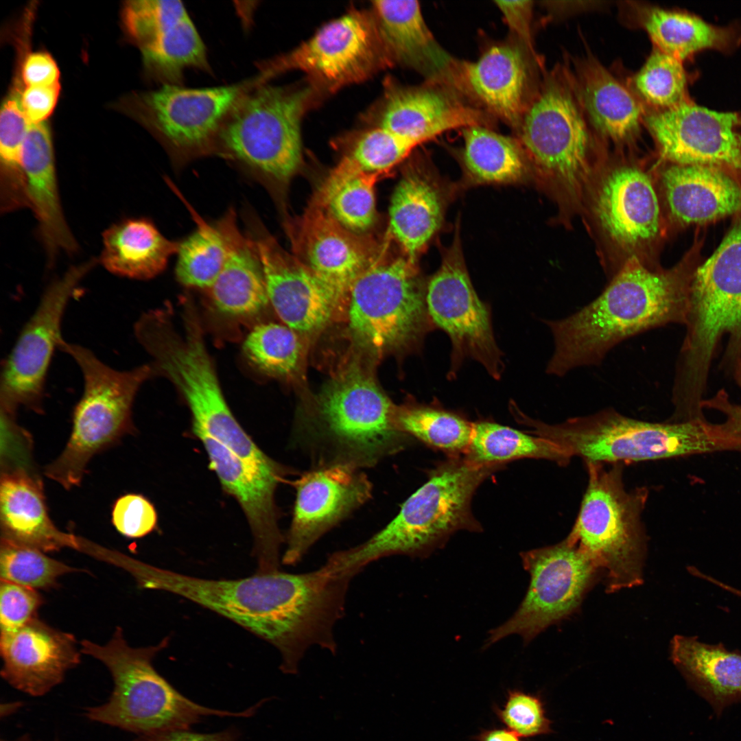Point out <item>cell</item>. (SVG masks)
<instances>
[{"label":"cell","mask_w":741,"mask_h":741,"mask_svg":"<svg viewBox=\"0 0 741 741\" xmlns=\"http://www.w3.org/2000/svg\"><path fill=\"white\" fill-rule=\"evenodd\" d=\"M140 582L191 600L270 643L287 674L297 672L312 646L336 652L333 628L344 614L349 587L324 565L301 574L278 570L236 580L201 578L145 565Z\"/></svg>","instance_id":"6da1fadb"},{"label":"cell","mask_w":741,"mask_h":741,"mask_svg":"<svg viewBox=\"0 0 741 741\" xmlns=\"http://www.w3.org/2000/svg\"><path fill=\"white\" fill-rule=\"evenodd\" d=\"M696 241L674 267H648L626 260L593 301L563 318L543 320L554 340L546 373L562 377L584 366L600 365L624 340L668 324L685 325L694 273L701 263Z\"/></svg>","instance_id":"7a4b0ae2"},{"label":"cell","mask_w":741,"mask_h":741,"mask_svg":"<svg viewBox=\"0 0 741 741\" xmlns=\"http://www.w3.org/2000/svg\"><path fill=\"white\" fill-rule=\"evenodd\" d=\"M183 313L181 333L167 309L152 310L134 325V336L152 357L154 375L170 380L185 399L192 415L193 430L204 433L265 473L284 474L286 468L256 445L231 411L193 303L185 304Z\"/></svg>","instance_id":"3957f363"},{"label":"cell","mask_w":741,"mask_h":741,"mask_svg":"<svg viewBox=\"0 0 741 741\" xmlns=\"http://www.w3.org/2000/svg\"><path fill=\"white\" fill-rule=\"evenodd\" d=\"M504 465H478L448 457L402 504L399 513L366 541L333 553L343 571L355 576L367 565L392 555L425 557L460 530L480 532L471 509L480 485Z\"/></svg>","instance_id":"277c9868"},{"label":"cell","mask_w":741,"mask_h":741,"mask_svg":"<svg viewBox=\"0 0 741 741\" xmlns=\"http://www.w3.org/2000/svg\"><path fill=\"white\" fill-rule=\"evenodd\" d=\"M514 418L529 427L530 433L585 462L622 463L733 451L718 424L705 419L653 423L629 418L612 408L556 424L532 419L520 410Z\"/></svg>","instance_id":"5b68a950"},{"label":"cell","mask_w":741,"mask_h":741,"mask_svg":"<svg viewBox=\"0 0 741 741\" xmlns=\"http://www.w3.org/2000/svg\"><path fill=\"white\" fill-rule=\"evenodd\" d=\"M395 409L370 378L349 371L324 391L314 419L294 436L313 467H373L404 449L411 439L395 427Z\"/></svg>","instance_id":"8992f818"},{"label":"cell","mask_w":741,"mask_h":741,"mask_svg":"<svg viewBox=\"0 0 741 741\" xmlns=\"http://www.w3.org/2000/svg\"><path fill=\"white\" fill-rule=\"evenodd\" d=\"M167 644L164 639L156 646L133 648L117 627L104 645L89 640L80 642L82 653L106 666L114 683L105 703L89 707L90 720L140 736L178 729H189L209 716L247 717L251 709L232 712L200 705L172 687L154 669L152 659Z\"/></svg>","instance_id":"52a82bcc"},{"label":"cell","mask_w":741,"mask_h":741,"mask_svg":"<svg viewBox=\"0 0 741 741\" xmlns=\"http://www.w3.org/2000/svg\"><path fill=\"white\" fill-rule=\"evenodd\" d=\"M321 93L309 81L284 86L258 84L227 116L215 154L270 184L285 187L302 166V119Z\"/></svg>","instance_id":"ba28073f"},{"label":"cell","mask_w":741,"mask_h":741,"mask_svg":"<svg viewBox=\"0 0 741 741\" xmlns=\"http://www.w3.org/2000/svg\"><path fill=\"white\" fill-rule=\"evenodd\" d=\"M518 130L531 178L559 200H578L593 176V139L569 70L545 78Z\"/></svg>","instance_id":"9c48e42d"},{"label":"cell","mask_w":741,"mask_h":741,"mask_svg":"<svg viewBox=\"0 0 741 741\" xmlns=\"http://www.w3.org/2000/svg\"><path fill=\"white\" fill-rule=\"evenodd\" d=\"M58 349L69 355L83 377V391L72 416L70 437L60 455L44 470L65 489L78 486L91 458L134 430L132 406L141 385L154 375L150 364L115 369L90 349L64 339Z\"/></svg>","instance_id":"30bf717a"},{"label":"cell","mask_w":741,"mask_h":741,"mask_svg":"<svg viewBox=\"0 0 741 741\" xmlns=\"http://www.w3.org/2000/svg\"><path fill=\"white\" fill-rule=\"evenodd\" d=\"M586 464L587 489L567 537L604 574L607 592L639 585L646 552L642 514L648 491L626 490L622 463Z\"/></svg>","instance_id":"8fae6325"},{"label":"cell","mask_w":741,"mask_h":741,"mask_svg":"<svg viewBox=\"0 0 741 741\" xmlns=\"http://www.w3.org/2000/svg\"><path fill=\"white\" fill-rule=\"evenodd\" d=\"M386 247L355 280L346 305L351 335L375 353L413 346L436 329L417 262L388 257Z\"/></svg>","instance_id":"7c38bea8"},{"label":"cell","mask_w":741,"mask_h":741,"mask_svg":"<svg viewBox=\"0 0 741 741\" xmlns=\"http://www.w3.org/2000/svg\"><path fill=\"white\" fill-rule=\"evenodd\" d=\"M372 12L352 10L321 27L290 51L259 63L268 82L300 71L321 91L334 92L363 82L392 66Z\"/></svg>","instance_id":"4fadbf2b"},{"label":"cell","mask_w":741,"mask_h":741,"mask_svg":"<svg viewBox=\"0 0 741 741\" xmlns=\"http://www.w3.org/2000/svg\"><path fill=\"white\" fill-rule=\"evenodd\" d=\"M451 245L445 249L439 268L427 280L426 303L436 329L451 344L449 379L456 378L464 360H473L495 379L504 370L489 305L477 294L465 263L459 221Z\"/></svg>","instance_id":"5bb4252c"},{"label":"cell","mask_w":741,"mask_h":741,"mask_svg":"<svg viewBox=\"0 0 741 741\" xmlns=\"http://www.w3.org/2000/svg\"><path fill=\"white\" fill-rule=\"evenodd\" d=\"M530 580L526 594L513 615L491 630L484 648L510 635L525 644L548 626L575 611L585 594L602 574L600 568L568 537L556 544L520 554Z\"/></svg>","instance_id":"9a60e30c"},{"label":"cell","mask_w":741,"mask_h":741,"mask_svg":"<svg viewBox=\"0 0 741 741\" xmlns=\"http://www.w3.org/2000/svg\"><path fill=\"white\" fill-rule=\"evenodd\" d=\"M92 259L73 266L45 290L2 363L0 404L16 411L24 406L43 412L45 384L54 353L63 340L62 321L81 281L97 263Z\"/></svg>","instance_id":"2e32d148"},{"label":"cell","mask_w":741,"mask_h":741,"mask_svg":"<svg viewBox=\"0 0 741 741\" xmlns=\"http://www.w3.org/2000/svg\"><path fill=\"white\" fill-rule=\"evenodd\" d=\"M261 74L231 85L189 89L163 84L141 97L148 121L170 155L188 161L215 154L217 138L239 99L259 84Z\"/></svg>","instance_id":"e0dca14e"},{"label":"cell","mask_w":741,"mask_h":741,"mask_svg":"<svg viewBox=\"0 0 741 741\" xmlns=\"http://www.w3.org/2000/svg\"><path fill=\"white\" fill-rule=\"evenodd\" d=\"M660 155L670 164L710 165L741 179V119L689 99L645 113L644 121Z\"/></svg>","instance_id":"ac0fdd59"},{"label":"cell","mask_w":741,"mask_h":741,"mask_svg":"<svg viewBox=\"0 0 741 741\" xmlns=\"http://www.w3.org/2000/svg\"><path fill=\"white\" fill-rule=\"evenodd\" d=\"M592 213L606 240L626 260L654 247L664 234V220L650 175L631 164L618 165L600 178ZM642 261V260H641Z\"/></svg>","instance_id":"d6986e66"},{"label":"cell","mask_w":741,"mask_h":741,"mask_svg":"<svg viewBox=\"0 0 741 741\" xmlns=\"http://www.w3.org/2000/svg\"><path fill=\"white\" fill-rule=\"evenodd\" d=\"M294 486L293 515L281 558L286 565L299 563L322 536L367 502L373 493L362 469L342 464L312 467Z\"/></svg>","instance_id":"ffe728a7"},{"label":"cell","mask_w":741,"mask_h":741,"mask_svg":"<svg viewBox=\"0 0 741 741\" xmlns=\"http://www.w3.org/2000/svg\"><path fill=\"white\" fill-rule=\"evenodd\" d=\"M286 230L293 255L329 288L339 309L347 305L355 280L385 247L346 229L313 200Z\"/></svg>","instance_id":"44dd1931"},{"label":"cell","mask_w":741,"mask_h":741,"mask_svg":"<svg viewBox=\"0 0 741 741\" xmlns=\"http://www.w3.org/2000/svg\"><path fill=\"white\" fill-rule=\"evenodd\" d=\"M122 18L145 67L163 84L182 85L187 69L211 72L204 43L182 1H130Z\"/></svg>","instance_id":"7402d4cb"},{"label":"cell","mask_w":741,"mask_h":741,"mask_svg":"<svg viewBox=\"0 0 741 741\" xmlns=\"http://www.w3.org/2000/svg\"><path fill=\"white\" fill-rule=\"evenodd\" d=\"M249 236L261 263L269 302L283 324L297 333L322 329L339 309L331 292L258 224Z\"/></svg>","instance_id":"603a6c76"},{"label":"cell","mask_w":741,"mask_h":741,"mask_svg":"<svg viewBox=\"0 0 741 741\" xmlns=\"http://www.w3.org/2000/svg\"><path fill=\"white\" fill-rule=\"evenodd\" d=\"M193 431L205 448L209 467L247 518L254 538L256 573L280 570V549L285 538L278 525L275 491L283 478L262 472L204 433Z\"/></svg>","instance_id":"cb8c5ba5"},{"label":"cell","mask_w":741,"mask_h":741,"mask_svg":"<svg viewBox=\"0 0 741 741\" xmlns=\"http://www.w3.org/2000/svg\"><path fill=\"white\" fill-rule=\"evenodd\" d=\"M1 677L16 689L34 696L60 684L80 663L75 637L37 618L24 626L1 632Z\"/></svg>","instance_id":"d4e9b609"},{"label":"cell","mask_w":741,"mask_h":741,"mask_svg":"<svg viewBox=\"0 0 741 741\" xmlns=\"http://www.w3.org/2000/svg\"><path fill=\"white\" fill-rule=\"evenodd\" d=\"M374 126L417 145L451 130L486 126L482 111L462 103L443 89L408 88L392 82L375 111Z\"/></svg>","instance_id":"484cf974"},{"label":"cell","mask_w":741,"mask_h":741,"mask_svg":"<svg viewBox=\"0 0 741 741\" xmlns=\"http://www.w3.org/2000/svg\"><path fill=\"white\" fill-rule=\"evenodd\" d=\"M454 188L424 162L405 169L391 198L389 233L412 261L441 228Z\"/></svg>","instance_id":"4316f807"},{"label":"cell","mask_w":741,"mask_h":741,"mask_svg":"<svg viewBox=\"0 0 741 741\" xmlns=\"http://www.w3.org/2000/svg\"><path fill=\"white\" fill-rule=\"evenodd\" d=\"M661 184L670 219L680 226L741 211V179L723 168L669 163L661 172Z\"/></svg>","instance_id":"83f0119b"},{"label":"cell","mask_w":741,"mask_h":741,"mask_svg":"<svg viewBox=\"0 0 741 741\" xmlns=\"http://www.w3.org/2000/svg\"><path fill=\"white\" fill-rule=\"evenodd\" d=\"M526 56L516 45H495L475 62L457 65L456 86L465 89L489 111L519 129L530 102Z\"/></svg>","instance_id":"f1b7e54d"},{"label":"cell","mask_w":741,"mask_h":741,"mask_svg":"<svg viewBox=\"0 0 741 741\" xmlns=\"http://www.w3.org/2000/svg\"><path fill=\"white\" fill-rule=\"evenodd\" d=\"M370 11L392 65L409 67L433 82L455 83L457 64L434 38L418 1H375Z\"/></svg>","instance_id":"f546056e"},{"label":"cell","mask_w":741,"mask_h":741,"mask_svg":"<svg viewBox=\"0 0 741 741\" xmlns=\"http://www.w3.org/2000/svg\"><path fill=\"white\" fill-rule=\"evenodd\" d=\"M0 526L1 539L44 552L78 546L50 519L42 482L34 471H1Z\"/></svg>","instance_id":"4dcf8cb0"},{"label":"cell","mask_w":741,"mask_h":741,"mask_svg":"<svg viewBox=\"0 0 741 741\" xmlns=\"http://www.w3.org/2000/svg\"><path fill=\"white\" fill-rule=\"evenodd\" d=\"M572 75L587 120L600 135L618 144L637 137L646 113L635 93L591 55L577 61Z\"/></svg>","instance_id":"1f68e13d"},{"label":"cell","mask_w":741,"mask_h":741,"mask_svg":"<svg viewBox=\"0 0 741 741\" xmlns=\"http://www.w3.org/2000/svg\"><path fill=\"white\" fill-rule=\"evenodd\" d=\"M236 220L231 209L217 222L226 239L228 254L220 273L207 290L215 311L242 319L257 316L270 302L255 245L250 236L239 231Z\"/></svg>","instance_id":"d6a6232c"},{"label":"cell","mask_w":741,"mask_h":741,"mask_svg":"<svg viewBox=\"0 0 741 741\" xmlns=\"http://www.w3.org/2000/svg\"><path fill=\"white\" fill-rule=\"evenodd\" d=\"M670 658L688 685L720 716L741 702V653L722 644L704 643L696 636L675 635Z\"/></svg>","instance_id":"836d02e7"},{"label":"cell","mask_w":741,"mask_h":741,"mask_svg":"<svg viewBox=\"0 0 741 741\" xmlns=\"http://www.w3.org/2000/svg\"><path fill=\"white\" fill-rule=\"evenodd\" d=\"M179 244L166 238L148 219L127 218L103 232L98 262L113 274L147 280L164 270Z\"/></svg>","instance_id":"e575fe53"},{"label":"cell","mask_w":741,"mask_h":741,"mask_svg":"<svg viewBox=\"0 0 741 741\" xmlns=\"http://www.w3.org/2000/svg\"><path fill=\"white\" fill-rule=\"evenodd\" d=\"M638 25L653 47L683 61L705 49L729 50L740 41L735 25L718 26L692 14L654 6H637Z\"/></svg>","instance_id":"d590c367"},{"label":"cell","mask_w":741,"mask_h":741,"mask_svg":"<svg viewBox=\"0 0 741 741\" xmlns=\"http://www.w3.org/2000/svg\"><path fill=\"white\" fill-rule=\"evenodd\" d=\"M460 154L462 184H518L531 178L526 154L518 139L498 134L486 126L463 129Z\"/></svg>","instance_id":"8d00e7d4"},{"label":"cell","mask_w":741,"mask_h":741,"mask_svg":"<svg viewBox=\"0 0 741 741\" xmlns=\"http://www.w3.org/2000/svg\"><path fill=\"white\" fill-rule=\"evenodd\" d=\"M379 177L362 170L343 156L312 200L342 226L363 234L375 222V185Z\"/></svg>","instance_id":"74e56055"},{"label":"cell","mask_w":741,"mask_h":741,"mask_svg":"<svg viewBox=\"0 0 741 741\" xmlns=\"http://www.w3.org/2000/svg\"><path fill=\"white\" fill-rule=\"evenodd\" d=\"M464 456L478 465H504L517 459L536 458L565 466L572 458L550 440L489 421L473 423L471 443Z\"/></svg>","instance_id":"f35d334b"},{"label":"cell","mask_w":741,"mask_h":741,"mask_svg":"<svg viewBox=\"0 0 741 741\" xmlns=\"http://www.w3.org/2000/svg\"><path fill=\"white\" fill-rule=\"evenodd\" d=\"M31 123L18 92L2 103L0 114V209L9 213L30 209L22 148Z\"/></svg>","instance_id":"ab89813d"},{"label":"cell","mask_w":741,"mask_h":741,"mask_svg":"<svg viewBox=\"0 0 741 741\" xmlns=\"http://www.w3.org/2000/svg\"><path fill=\"white\" fill-rule=\"evenodd\" d=\"M393 421L400 432L448 457L466 454L472 437L473 423L439 405L408 403L395 407Z\"/></svg>","instance_id":"60d3db41"},{"label":"cell","mask_w":741,"mask_h":741,"mask_svg":"<svg viewBox=\"0 0 741 741\" xmlns=\"http://www.w3.org/2000/svg\"><path fill=\"white\" fill-rule=\"evenodd\" d=\"M169 185L185 203L196 224L192 233L179 244L176 278L186 287L208 290L220 273L227 257L225 235L217 222L213 226L208 224L169 181Z\"/></svg>","instance_id":"b9f144b4"},{"label":"cell","mask_w":741,"mask_h":741,"mask_svg":"<svg viewBox=\"0 0 741 741\" xmlns=\"http://www.w3.org/2000/svg\"><path fill=\"white\" fill-rule=\"evenodd\" d=\"M301 344L298 333L285 325L259 323L247 335L243 351L248 361L268 376L285 377L296 370Z\"/></svg>","instance_id":"7bdbcfd3"},{"label":"cell","mask_w":741,"mask_h":741,"mask_svg":"<svg viewBox=\"0 0 741 741\" xmlns=\"http://www.w3.org/2000/svg\"><path fill=\"white\" fill-rule=\"evenodd\" d=\"M632 83L637 97L652 110H663L688 99L683 61L654 47Z\"/></svg>","instance_id":"ee69618b"},{"label":"cell","mask_w":741,"mask_h":741,"mask_svg":"<svg viewBox=\"0 0 741 741\" xmlns=\"http://www.w3.org/2000/svg\"><path fill=\"white\" fill-rule=\"evenodd\" d=\"M79 569L45 555L39 550L1 539V580L35 589L54 588L58 578Z\"/></svg>","instance_id":"f6af8a7d"},{"label":"cell","mask_w":741,"mask_h":741,"mask_svg":"<svg viewBox=\"0 0 741 741\" xmlns=\"http://www.w3.org/2000/svg\"><path fill=\"white\" fill-rule=\"evenodd\" d=\"M344 154L362 170L387 175L417 146L384 128L373 126L357 133Z\"/></svg>","instance_id":"bcb514c9"},{"label":"cell","mask_w":741,"mask_h":741,"mask_svg":"<svg viewBox=\"0 0 741 741\" xmlns=\"http://www.w3.org/2000/svg\"><path fill=\"white\" fill-rule=\"evenodd\" d=\"M499 714L508 730L519 738L545 734L550 730V721L539 698L520 691L509 692Z\"/></svg>","instance_id":"7dc6e473"},{"label":"cell","mask_w":741,"mask_h":741,"mask_svg":"<svg viewBox=\"0 0 741 741\" xmlns=\"http://www.w3.org/2000/svg\"><path fill=\"white\" fill-rule=\"evenodd\" d=\"M43 602L37 589L1 580V632L17 629L37 618Z\"/></svg>","instance_id":"c3c4849f"},{"label":"cell","mask_w":741,"mask_h":741,"mask_svg":"<svg viewBox=\"0 0 741 741\" xmlns=\"http://www.w3.org/2000/svg\"><path fill=\"white\" fill-rule=\"evenodd\" d=\"M112 522L124 537L141 538L155 528L157 514L153 504L144 496L129 493L118 498L114 504Z\"/></svg>","instance_id":"681fc988"},{"label":"cell","mask_w":741,"mask_h":741,"mask_svg":"<svg viewBox=\"0 0 741 741\" xmlns=\"http://www.w3.org/2000/svg\"><path fill=\"white\" fill-rule=\"evenodd\" d=\"M731 368L735 381L741 390V355L733 361ZM701 408L703 410L714 409L725 414L726 419L723 423H719V426L741 449V403L731 402L727 392L720 390L713 397L704 399L701 403Z\"/></svg>","instance_id":"f907efd6"},{"label":"cell","mask_w":741,"mask_h":741,"mask_svg":"<svg viewBox=\"0 0 741 741\" xmlns=\"http://www.w3.org/2000/svg\"><path fill=\"white\" fill-rule=\"evenodd\" d=\"M60 91V83L50 86L26 87L21 94V102L30 123L45 121L54 110Z\"/></svg>","instance_id":"816d5d0a"},{"label":"cell","mask_w":741,"mask_h":741,"mask_svg":"<svg viewBox=\"0 0 741 741\" xmlns=\"http://www.w3.org/2000/svg\"><path fill=\"white\" fill-rule=\"evenodd\" d=\"M495 3L502 12L506 23L512 32L521 40L526 49L536 55L532 45L530 30L532 1H496Z\"/></svg>","instance_id":"f5cc1de1"},{"label":"cell","mask_w":741,"mask_h":741,"mask_svg":"<svg viewBox=\"0 0 741 741\" xmlns=\"http://www.w3.org/2000/svg\"><path fill=\"white\" fill-rule=\"evenodd\" d=\"M22 78L27 87L50 86L59 83L60 71L49 54L34 52L23 63Z\"/></svg>","instance_id":"db71d44e"},{"label":"cell","mask_w":741,"mask_h":741,"mask_svg":"<svg viewBox=\"0 0 741 741\" xmlns=\"http://www.w3.org/2000/svg\"><path fill=\"white\" fill-rule=\"evenodd\" d=\"M134 741H237V736L231 730L213 733H200L178 729L141 736Z\"/></svg>","instance_id":"11a10c76"},{"label":"cell","mask_w":741,"mask_h":741,"mask_svg":"<svg viewBox=\"0 0 741 741\" xmlns=\"http://www.w3.org/2000/svg\"><path fill=\"white\" fill-rule=\"evenodd\" d=\"M480 741H520L519 738L506 729H494L484 733Z\"/></svg>","instance_id":"9f6ffc18"},{"label":"cell","mask_w":741,"mask_h":741,"mask_svg":"<svg viewBox=\"0 0 741 741\" xmlns=\"http://www.w3.org/2000/svg\"><path fill=\"white\" fill-rule=\"evenodd\" d=\"M1 741H10V740H2ZM12 741H34V740L30 739V738L29 736H25L20 738L19 739H18L16 740H12Z\"/></svg>","instance_id":"6f0895ef"},{"label":"cell","mask_w":741,"mask_h":741,"mask_svg":"<svg viewBox=\"0 0 741 741\" xmlns=\"http://www.w3.org/2000/svg\"><path fill=\"white\" fill-rule=\"evenodd\" d=\"M731 593L733 594H735L736 596L741 598V590H740V589H738L737 588H733L731 589Z\"/></svg>","instance_id":"680465c9"},{"label":"cell","mask_w":741,"mask_h":741,"mask_svg":"<svg viewBox=\"0 0 741 741\" xmlns=\"http://www.w3.org/2000/svg\"><path fill=\"white\" fill-rule=\"evenodd\" d=\"M55 741H58V740H55Z\"/></svg>","instance_id":"91938a15"}]
</instances>
